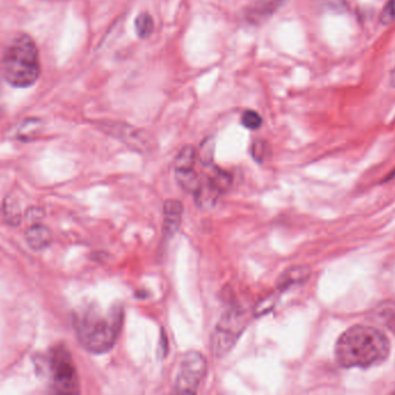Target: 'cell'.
I'll use <instances>...</instances> for the list:
<instances>
[{"label":"cell","mask_w":395,"mask_h":395,"mask_svg":"<svg viewBox=\"0 0 395 395\" xmlns=\"http://www.w3.org/2000/svg\"><path fill=\"white\" fill-rule=\"evenodd\" d=\"M389 341L385 334L374 327H350L337 339L335 358L345 369L374 367L389 357Z\"/></svg>","instance_id":"obj_1"},{"label":"cell","mask_w":395,"mask_h":395,"mask_svg":"<svg viewBox=\"0 0 395 395\" xmlns=\"http://www.w3.org/2000/svg\"><path fill=\"white\" fill-rule=\"evenodd\" d=\"M124 322L121 305L112 306L107 313L90 307L85 310L75 321L81 344L93 354H104L114 348Z\"/></svg>","instance_id":"obj_2"},{"label":"cell","mask_w":395,"mask_h":395,"mask_svg":"<svg viewBox=\"0 0 395 395\" xmlns=\"http://www.w3.org/2000/svg\"><path fill=\"white\" fill-rule=\"evenodd\" d=\"M1 73L13 88H26L34 85L40 75V56L34 41L19 34L4 53Z\"/></svg>","instance_id":"obj_3"},{"label":"cell","mask_w":395,"mask_h":395,"mask_svg":"<svg viewBox=\"0 0 395 395\" xmlns=\"http://www.w3.org/2000/svg\"><path fill=\"white\" fill-rule=\"evenodd\" d=\"M247 312L239 307L227 310L210 336V349L214 356L227 355L241 337L247 326Z\"/></svg>","instance_id":"obj_4"},{"label":"cell","mask_w":395,"mask_h":395,"mask_svg":"<svg viewBox=\"0 0 395 395\" xmlns=\"http://www.w3.org/2000/svg\"><path fill=\"white\" fill-rule=\"evenodd\" d=\"M51 372L55 389L63 394L79 392V378L71 352L65 344H59L51 352Z\"/></svg>","instance_id":"obj_5"},{"label":"cell","mask_w":395,"mask_h":395,"mask_svg":"<svg viewBox=\"0 0 395 395\" xmlns=\"http://www.w3.org/2000/svg\"><path fill=\"white\" fill-rule=\"evenodd\" d=\"M207 374V361L202 354L188 352L179 364L178 376L175 383V393L195 394Z\"/></svg>","instance_id":"obj_6"},{"label":"cell","mask_w":395,"mask_h":395,"mask_svg":"<svg viewBox=\"0 0 395 395\" xmlns=\"http://www.w3.org/2000/svg\"><path fill=\"white\" fill-rule=\"evenodd\" d=\"M103 130L123 142L134 151L145 152L151 147V139L141 129H136L125 123H103Z\"/></svg>","instance_id":"obj_7"},{"label":"cell","mask_w":395,"mask_h":395,"mask_svg":"<svg viewBox=\"0 0 395 395\" xmlns=\"http://www.w3.org/2000/svg\"><path fill=\"white\" fill-rule=\"evenodd\" d=\"M311 276V270L305 265H296V267L288 268L278 276L276 280V288L278 293H283L293 288L303 285Z\"/></svg>","instance_id":"obj_8"},{"label":"cell","mask_w":395,"mask_h":395,"mask_svg":"<svg viewBox=\"0 0 395 395\" xmlns=\"http://www.w3.org/2000/svg\"><path fill=\"white\" fill-rule=\"evenodd\" d=\"M184 206L179 199H167L164 203L163 232L166 236H173L182 224Z\"/></svg>","instance_id":"obj_9"},{"label":"cell","mask_w":395,"mask_h":395,"mask_svg":"<svg viewBox=\"0 0 395 395\" xmlns=\"http://www.w3.org/2000/svg\"><path fill=\"white\" fill-rule=\"evenodd\" d=\"M26 241L34 251H43L53 243V234L44 225L34 224L26 232Z\"/></svg>","instance_id":"obj_10"},{"label":"cell","mask_w":395,"mask_h":395,"mask_svg":"<svg viewBox=\"0 0 395 395\" xmlns=\"http://www.w3.org/2000/svg\"><path fill=\"white\" fill-rule=\"evenodd\" d=\"M206 169V177L205 181L210 184L212 187L219 191V193H226L227 190L232 186V175L228 172L223 171L221 168L214 165L213 162L210 165L204 166Z\"/></svg>","instance_id":"obj_11"},{"label":"cell","mask_w":395,"mask_h":395,"mask_svg":"<svg viewBox=\"0 0 395 395\" xmlns=\"http://www.w3.org/2000/svg\"><path fill=\"white\" fill-rule=\"evenodd\" d=\"M284 1L286 0H256L250 11L251 19H254V21L267 19L283 5Z\"/></svg>","instance_id":"obj_12"},{"label":"cell","mask_w":395,"mask_h":395,"mask_svg":"<svg viewBox=\"0 0 395 395\" xmlns=\"http://www.w3.org/2000/svg\"><path fill=\"white\" fill-rule=\"evenodd\" d=\"M179 186L185 190L186 193L195 195L201 186V180L195 169H180L175 171Z\"/></svg>","instance_id":"obj_13"},{"label":"cell","mask_w":395,"mask_h":395,"mask_svg":"<svg viewBox=\"0 0 395 395\" xmlns=\"http://www.w3.org/2000/svg\"><path fill=\"white\" fill-rule=\"evenodd\" d=\"M4 216H5L7 223L12 226H16L21 223L22 211L19 199L13 195L6 197L4 202Z\"/></svg>","instance_id":"obj_14"},{"label":"cell","mask_w":395,"mask_h":395,"mask_svg":"<svg viewBox=\"0 0 395 395\" xmlns=\"http://www.w3.org/2000/svg\"><path fill=\"white\" fill-rule=\"evenodd\" d=\"M198 162V151L195 147L188 145L178 153L175 162V171L180 169H195Z\"/></svg>","instance_id":"obj_15"},{"label":"cell","mask_w":395,"mask_h":395,"mask_svg":"<svg viewBox=\"0 0 395 395\" xmlns=\"http://www.w3.org/2000/svg\"><path fill=\"white\" fill-rule=\"evenodd\" d=\"M136 33L140 38H148L154 31L155 23L153 16L147 12L140 13L134 21Z\"/></svg>","instance_id":"obj_16"},{"label":"cell","mask_w":395,"mask_h":395,"mask_svg":"<svg viewBox=\"0 0 395 395\" xmlns=\"http://www.w3.org/2000/svg\"><path fill=\"white\" fill-rule=\"evenodd\" d=\"M251 154L256 162L264 164L272 156V149L266 140L256 139L251 147Z\"/></svg>","instance_id":"obj_17"},{"label":"cell","mask_w":395,"mask_h":395,"mask_svg":"<svg viewBox=\"0 0 395 395\" xmlns=\"http://www.w3.org/2000/svg\"><path fill=\"white\" fill-rule=\"evenodd\" d=\"M278 299V293H271V295L265 297V298L260 299L254 308V317H261L271 313L274 310L275 306H276Z\"/></svg>","instance_id":"obj_18"},{"label":"cell","mask_w":395,"mask_h":395,"mask_svg":"<svg viewBox=\"0 0 395 395\" xmlns=\"http://www.w3.org/2000/svg\"><path fill=\"white\" fill-rule=\"evenodd\" d=\"M242 125L249 130H258L263 125V119L258 112L247 109L242 114Z\"/></svg>","instance_id":"obj_19"},{"label":"cell","mask_w":395,"mask_h":395,"mask_svg":"<svg viewBox=\"0 0 395 395\" xmlns=\"http://www.w3.org/2000/svg\"><path fill=\"white\" fill-rule=\"evenodd\" d=\"M395 21V0H389L380 13V22L383 25H391Z\"/></svg>","instance_id":"obj_20"},{"label":"cell","mask_w":395,"mask_h":395,"mask_svg":"<svg viewBox=\"0 0 395 395\" xmlns=\"http://www.w3.org/2000/svg\"><path fill=\"white\" fill-rule=\"evenodd\" d=\"M377 315H379L380 317H383L384 320H385L384 324L386 326L393 327V325H395V320L392 319V315H395V305L385 304L383 307H379Z\"/></svg>","instance_id":"obj_21"},{"label":"cell","mask_w":395,"mask_h":395,"mask_svg":"<svg viewBox=\"0 0 395 395\" xmlns=\"http://www.w3.org/2000/svg\"><path fill=\"white\" fill-rule=\"evenodd\" d=\"M29 221H36L38 218L43 217V211L40 209H31L27 214Z\"/></svg>","instance_id":"obj_22"},{"label":"cell","mask_w":395,"mask_h":395,"mask_svg":"<svg viewBox=\"0 0 395 395\" xmlns=\"http://www.w3.org/2000/svg\"><path fill=\"white\" fill-rule=\"evenodd\" d=\"M392 84L393 86H395V71L393 72V75H392Z\"/></svg>","instance_id":"obj_23"}]
</instances>
